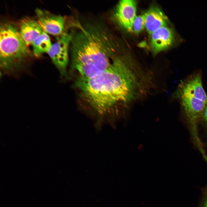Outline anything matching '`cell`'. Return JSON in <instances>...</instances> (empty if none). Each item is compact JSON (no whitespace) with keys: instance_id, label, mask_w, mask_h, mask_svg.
<instances>
[{"instance_id":"ba28073f","label":"cell","mask_w":207,"mask_h":207,"mask_svg":"<svg viewBox=\"0 0 207 207\" xmlns=\"http://www.w3.org/2000/svg\"><path fill=\"white\" fill-rule=\"evenodd\" d=\"M150 36L151 48L155 54L169 47L173 41L172 31L166 26L157 30Z\"/></svg>"},{"instance_id":"4fadbf2b","label":"cell","mask_w":207,"mask_h":207,"mask_svg":"<svg viewBox=\"0 0 207 207\" xmlns=\"http://www.w3.org/2000/svg\"><path fill=\"white\" fill-rule=\"evenodd\" d=\"M199 207H207V187L203 191L202 199Z\"/></svg>"},{"instance_id":"7c38bea8","label":"cell","mask_w":207,"mask_h":207,"mask_svg":"<svg viewBox=\"0 0 207 207\" xmlns=\"http://www.w3.org/2000/svg\"><path fill=\"white\" fill-rule=\"evenodd\" d=\"M145 14L136 16L133 24V31L138 34L145 28Z\"/></svg>"},{"instance_id":"6da1fadb","label":"cell","mask_w":207,"mask_h":207,"mask_svg":"<svg viewBox=\"0 0 207 207\" xmlns=\"http://www.w3.org/2000/svg\"><path fill=\"white\" fill-rule=\"evenodd\" d=\"M120 57L108 68L90 78L76 82L83 101L89 108L104 114L127 109L143 94L147 82L143 71Z\"/></svg>"},{"instance_id":"5bb4252c","label":"cell","mask_w":207,"mask_h":207,"mask_svg":"<svg viewBox=\"0 0 207 207\" xmlns=\"http://www.w3.org/2000/svg\"><path fill=\"white\" fill-rule=\"evenodd\" d=\"M201 118L203 119L207 128V104L203 111Z\"/></svg>"},{"instance_id":"3957f363","label":"cell","mask_w":207,"mask_h":207,"mask_svg":"<svg viewBox=\"0 0 207 207\" xmlns=\"http://www.w3.org/2000/svg\"><path fill=\"white\" fill-rule=\"evenodd\" d=\"M177 95L184 111L193 142L198 148H201L203 144L199 137L198 124L207 104V95L200 75L194 74L182 81Z\"/></svg>"},{"instance_id":"30bf717a","label":"cell","mask_w":207,"mask_h":207,"mask_svg":"<svg viewBox=\"0 0 207 207\" xmlns=\"http://www.w3.org/2000/svg\"><path fill=\"white\" fill-rule=\"evenodd\" d=\"M19 31L23 40L28 46L43 30L37 21L30 18L22 20Z\"/></svg>"},{"instance_id":"5b68a950","label":"cell","mask_w":207,"mask_h":207,"mask_svg":"<svg viewBox=\"0 0 207 207\" xmlns=\"http://www.w3.org/2000/svg\"><path fill=\"white\" fill-rule=\"evenodd\" d=\"M73 35L72 29L64 31L57 41L52 44L47 52L62 76H65L69 61V50Z\"/></svg>"},{"instance_id":"8fae6325","label":"cell","mask_w":207,"mask_h":207,"mask_svg":"<svg viewBox=\"0 0 207 207\" xmlns=\"http://www.w3.org/2000/svg\"><path fill=\"white\" fill-rule=\"evenodd\" d=\"M31 45L34 55L39 56L43 53H47L52 44L49 36L43 31L33 41Z\"/></svg>"},{"instance_id":"277c9868","label":"cell","mask_w":207,"mask_h":207,"mask_svg":"<svg viewBox=\"0 0 207 207\" xmlns=\"http://www.w3.org/2000/svg\"><path fill=\"white\" fill-rule=\"evenodd\" d=\"M30 51L19 30L8 23L0 28V64L4 74H14L20 72L21 64Z\"/></svg>"},{"instance_id":"8992f818","label":"cell","mask_w":207,"mask_h":207,"mask_svg":"<svg viewBox=\"0 0 207 207\" xmlns=\"http://www.w3.org/2000/svg\"><path fill=\"white\" fill-rule=\"evenodd\" d=\"M35 12L37 21L44 31L54 36H60L63 34L65 22L64 17L39 9Z\"/></svg>"},{"instance_id":"52a82bcc","label":"cell","mask_w":207,"mask_h":207,"mask_svg":"<svg viewBox=\"0 0 207 207\" xmlns=\"http://www.w3.org/2000/svg\"><path fill=\"white\" fill-rule=\"evenodd\" d=\"M136 4L133 0H122L118 3L114 14L118 23L129 32L133 31V24L136 16Z\"/></svg>"},{"instance_id":"7a4b0ae2","label":"cell","mask_w":207,"mask_h":207,"mask_svg":"<svg viewBox=\"0 0 207 207\" xmlns=\"http://www.w3.org/2000/svg\"><path fill=\"white\" fill-rule=\"evenodd\" d=\"M70 48L72 63L79 78L92 77L108 68L118 58L117 45L101 23H73Z\"/></svg>"},{"instance_id":"9c48e42d","label":"cell","mask_w":207,"mask_h":207,"mask_svg":"<svg viewBox=\"0 0 207 207\" xmlns=\"http://www.w3.org/2000/svg\"><path fill=\"white\" fill-rule=\"evenodd\" d=\"M144 14L145 28L150 35L158 29L166 26L167 18L158 7H151Z\"/></svg>"}]
</instances>
